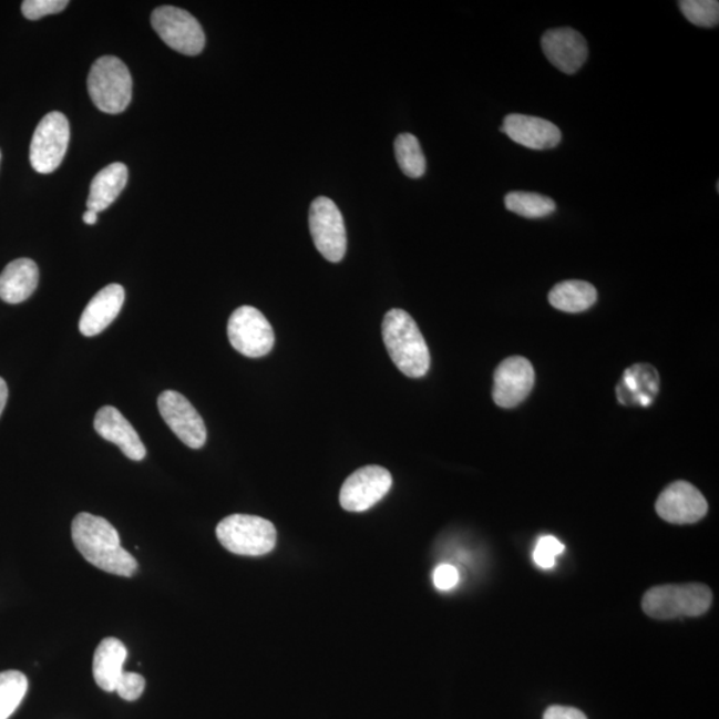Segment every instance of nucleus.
I'll return each mask as SVG.
<instances>
[{
	"mask_svg": "<svg viewBox=\"0 0 719 719\" xmlns=\"http://www.w3.org/2000/svg\"><path fill=\"white\" fill-rule=\"evenodd\" d=\"M382 339L396 367L408 378L420 379L431 367V355L412 316L402 309H392L382 321Z\"/></svg>",
	"mask_w": 719,
	"mask_h": 719,
	"instance_id": "nucleus-2",
	"label": "nucleus"
},
{
	"mask_svg": "<svg viewBox=\"0 0 719 719\" xmlns=\"http://www.w3.org/2000/svg\"><path fill=\"white\" fill-rule=\"evenodd\" d=\"M39 269L31 259L11 261L0 274V299L8 305H21L35 292Z\"/></svg>",
	"mask_w": 719,
	"mask_h": 719,
	"instance_id": "nucleus-19",
	"label": "nucleus"
},
{
	"mask_svg": "<svg viewBox=\"0 0 719 719\" xmlns=\"http://www.w3.org/2000/svg\"><path fill=\"white\" fill-rule=\"evenodd\" d=\"M151 23L162 41L183 55H199L206 45L201 23L186 10L162 6L153 12Z\"/></svg>",
	"mask_w": 719,
	"mask_h": 719,
	"instance_id": "nucleus-7",
	"label": "nucleus"
},
{
	"mask_svg": "<svg viewBox=\"0 0 719 719\" xmlns=\"http://www.w3.org/2000/svg\"><path fill=\"white\" fill-rule=\"evenodd\" d=\"M29 681L23 672L8 670L0 672V719L14 715L28 695Z\"/></svg>",
	"mask_w": 719,
	"mask_h": 719,
	"instance_id": "nucleus-23",
	"label": "nucleus"
},
{
	"mask_svg": "<svg viewBox=\"0 0 719 719\" xmlns=\"http://www.w3.org/2000/svg\"><path fill=\"white\" fill-rule=\"evenodd\" d=\"M565 546L559 543L556 537L545 536L540 538L536 547H534L533 559L540 567L551 569L556 565V559L559 554H563Z\"/></svg>",
	"mask_w": 719,
	"mask_h": 719,
	"instance_id": "nucleus-27",
	"label": "nucleus"
},
{
	"mask_svg": "<svg viewBox=\"0 0 719 719\" xmlns=\"http://www.w3.org/2000/svg\"><path fill=\"white\" fill-rule=\"evenodd\" d=\"M708 501L702 493L686 481H677L659 494L656 504L658 516L670 524H695L708 513Z\"/></svg>",
	"mask_w": 719,
	"mask_h": 719,
	"instance_id": "nucleus-12",
	"label": "nucleus"
},
{
	"mask_svg": "<svg viewBox=\"0 0 719 719\" xmlns=\"http://www.w3.org/2000/svg\"><path fill=\"white\" fill-rule=\"evenodd\" d=\"M228 339L237 352L250 359L273 351L275 333L266 316L249 306L237 308L228 321Z\"/></svg>",
	"mask_w": 719,
	"mask_h": 719,
	"instance_id": "nucleus-8",
	"label": "nucleus"
},
{
	"mask_svg": "<svg viewBox=\"0 0 719 719\" xmlns=\"http://www.w3.org/2000/svg\"><path fill=\"white\" fill-rule=\"evenodd\" d=\"M659 389V376L655 367L637 364L626 369L617 386L618 401L624 405L649 407Z\"/></svg>",
	"mask_w": 719,
	"mask_h": 719,
	"instance_id": "nucleus-18",
	"label": "nucleus"
},
{
	"mask_svg": "<svg viewBox=\"0 0 719 719\" xmlns=\"http://www.w3.org/2000/svg\"><path fill=\"white\" fill-rule=\"evenodd\" d=\"M129 182V170L123 163H112L103 168L91 183L88 208L99 214L107 209Z\"/></svg>",
	"mask_w": 719,
	"mask_h": 719,
	"instance_id": "nucleus-21",
	"label": "nucleus"
},
{
	"mask_svg": "<svg viewBox=\"0 0 719 719\" xmlns=\"http://www.w3.org/2000/svg\"><path fill=\"white\" fill-rule=\"evenodd\" d=\"M68 6V0H25L22 3V12L30 21H38L43 17L58 14Z\"/></svg>",
	"mask_w": 719,
	"mask_h": 719,
	"instance_id": "nucleus-28",
	"label": "nucleus"
},
{
	"mask_svg": "<svg viewBox=\"0 0 719 719\" xmlns=\"http://www.w3.org/2000/svg\"><path fill=\"white\" fill-rule=\"evenodd\" d=\"M71 532L79 553L97 569L122 577L136 573L137 561L123 549L117 531L107 520L79 513L72 521Z\"/></svg>",
	"mask_w": 719,
	"mask_h": 719,
	"instance_id": "nucleus-1",
	"label": "nucleus"
},
{
	"mask_svg": "<svg viewBox=\"0 0 719 719\" xmlns=\"http://www.w3.org/2000/svg\"><path fill=\"white\" fill-rule=\"evenodd\" d=\"M125 300V291L121 284H110L99 291L85 307L79 331L85 338H94L102 333L121 314Z\"/></svg>",
	"mask_w": 719,
	"mask_h": 719,
	"instance_id": "nucleus-17",
	"label": "nucleus"
},
{
	"mask_svg": "<svg viewBox=\"0 0 719 719\" xmlns=\"http://www.w3.org/2000/svg\"><path fill=\"white\" fill-rule=\"evenodd\" d=\"M144 689H146V679L144 677L137 675V672L124 671L122 677L119 678L115 691L119 697L132 702L141 698Z\"/></svg>",
	"mask_w": 719,
	"mask_h": 719,
	"instance_id": "nucleus-29",
	"label": "nucleus"
},
{
	"mask_svg": "<svg viewBox=\"0 0 719 719\" xmlns=\"http://www.w3.org/2000/svg\"><path fill=\"white\" fill-rule=\"evenodd\" d=\"M89 94L97 110L122 114L132 99V76L127 65L115 57H102L89 74Z\"/></svg>",
	"mask_w": 719,
	"mask_h": 719,
	"instance_id": "nucleus-4",
	"label": "nucleus"
},
{
	"mask_svg": "<svg viewBox=\"0 0 719 719\" xmlns=\"http://www.w3.org/2000/svg\"><path fill=\"white\" fill-rule=\"evenodd\" d=\"M396 160L408 177L419 179L427 171V161L419 138L412 134H401L394 142Z\"/></svg>",
	"mask_w": 719,
	"mask_h": 719,
	"instance_id": "nucleus-24",
	"label": "nucleus"
},
{
	"mask_svg": "<svg viewBox=\"0 0 719 719\" xmlns=\"http://www.w3.org/2000/svg\"><path fill=\"white\" fill-rule=\"evenodd\" d=\"M544 719H588L582 710L569 706H551L544 712Z\"/></svg>",
	"mask_w": 719,
	"mask_h": 719,
	"instance_id": "nucleus-31",
	"label": "nucleus"
},
{
	"mask_svg": "<svg viewBox=\"0 0 719 719\" xmlns=\"http://www.w3.org/2000/svg\"><path fill=\"white\" fill-rule=\"evenodd\" d=\"M8 399H9L8 384H6V381L2 378H0V415H2L6 404H8Z\"/></svg>",
	"mask_w": 719,
	"mask_h": 719,
	"instance_id": "nucleus-32",
	"label": "nucleus"
},
{
	"mask_svg": "<svg viewBox=\"0 0 719 719\" xmlns=\"http://www.w3.org/2000/svg\"><path fill=\"white\" fill-rule=\"evenodd\" d=\"M309 229L315 247L328 261L339 263L347 253L345 219L335 202L320 196L309 209Z\"/></svg>",
	"mask_w": 719,
	"mask_h": 719,
	"instance_id": "nucleus-9",
	"label": "nucleus"
},
{
	"mask_svg": "<svg viewBox=\"0 0 719 719\" xmlns=\"http://www.w3.org/2000/svg\"><path fill=\"white\" fill-rule=\"evenodd\" d=\"M392 484V474L386 468H360L342 484L340 504L348 512H366L387 496Z\"/></svg>",
	"mask_w": 719,
	"mask_h": 719,
	"instance_id": "nucleus-10",
	"label": "nucleus"
},
{
	"mask_svg": "<svg viewBox=\"0 0 719 719\" xmlns=\"http://www.w3.org/2000/svg\"><path fill=\"white\" fill-rule=\"evenodd\" d=\"M711 603V590L706 585H661L645 593L643 609L656 619L698 617L709 610Z\"/></svg>",
	"mask_w": 719,
	"mask_h": 719,
	"instance_id": "nucleus-3",
	"label": "nucleus"
},
{
	"mask_svg": "<svg viewBox=\"0 0 719 719\" xmlns=\"http://www.w3.org/2000/svg\"><path fill=\"white\" fill-rule=\"evenodd\" d=\"M216 537L230 553L259 557L275 549L277 533L275 525L266 518L233 514L217 525Z\"/></svg>",
	"mask_w": 719,
	"mask_h": 719,
	"instance_id": "nucleus-5",
	"label": "nucleus"
},
{
	"mask_svg": "<svg viewBox=\"0 0 719 719\" xmlns=\"http://www.w3.org/2000/svg\"><path fill=\"white\" fill-rule=\"evenodd\" d=\"M70 143V123L62 112L45 115L32 136L30 162L38 174L49 175L61 166Z\"/></svg>",
	"mask_w": 719,
	"mask_h": 719,
	"instance_id": "nucleus-6",
	"label": "nucleus"
},
{
	"mask_svg": "<svg viewBox=\"0 0 719 719\" xmlns=\"http://www.w3.org/2000/svg\"><path fill=\"white\" fill-rule=\"evenodd\" d=\"M157 407L166 424L183 444L201 450L207 441V428L202 415L191 402L176 391H164L157 399Z\"/></svg>",
	"mask_w": 719,
	"mask_h": 719,
	"instance_id": "nucleus-11",
	"label": "nucleus"
},
{
	"mask_svg": "<svg viewBox=\"0 0 719 719\" xmlns=\"http://www.w3.org/2000/svg\"><path fill=\"white\" fill-rule=\"evenodd\" d=\"M94 428L99 436L119 446L130 460L142 461L147 451L131 422L115 407L99 409Z\"/></svg>",
	"mask_w": 719,
	"mask_h": 719,
	"instance_id": "nucleus-15",
	"label": "nucleus"
},
{
	"mask_svg": "<svg viewBox=\"0 0 719 719\" xmlns=\"http://www.w3.org/2000/svg\"><path fill=\"white\" fill-rule=\"evenodd\" d=\"M682 14L698 28L711 29L719 23V3L717 0H684L679 2Z\"/></svg>",
	"mask_w": 719,
	"mask_h": 719,
	"instance_id": "nucleus-26",
	"label": "nucleus"
},
{
	"mask_svg": "<svg viewBox=\"0 0 719 719\" xmlns=\"http://www.w3.org/2000/svg\"><path fill=\"white\" fill-rule=\"evenodd\" d=\"M534 379L536 374L530 360L521 356L507 358L494 372V402L505 409L517 407L532 392Z\"/></svg>",
	"mask_w": 719,
	"mask_h": 719,
	"instance_id": "nucleus-13",
	"label": "nucleus"
},
{
	"mask_svg": "<svg viewBox=\"0 0 719 719\" xmlns=\"http://www.w3.org/2000/svg\"><path fill=\"white\" fill-rule=\"evenodd\" d=\"M0 161H2V154H0Z\"/></svg>",
	"mask_w": 719,
	"mask_h": 719,
	"instance_id": "nucleus-34",
	"label": "nucleus"
},
{
	"mask_svg": "<svg viewBox=\"0 0 719 719\" xmlns=\"http://www.w3.org/2000/svg\"><path fill=\"white\" fill-rule=\"evenodd\" d=\"M500 130L513 142L531 150L554 148L561 142V131L557 125L536 116L507 115Z\"/></svg>",
	"mask_w": 719,
	"mask_h": 719,
	"instance_id": "nucleus-16",
	"label": "nucleus"
},
{
	"mask_svg": "<svg viewBox=\"0 0 719 719\" xmlns=\"http://www.w3.org/2000/svg\"><path fill=\"white\" fill-rule=\"evenodd\" d=\"M125 658H127V649L117 638H104L99 644L94 664H92V671H94L95 682L99 688L107 692L115 691L119 678L124 672Z\"/></svg>",
	"mask_w": 719,
	"mask_h": 719,
	"instance_id": "nucleus-20",
	"label": "nucleus"
},
{
	"mask_svg": "<svg viewBox=\"0 0 719 719\" xmlns=\"http://www.w3.org/2000/svg\"><path fill=\"white\" fill-rule=\"evenodd\" d=\"M541 45L554 68L569 75L583 68L589 54L585 38L569 28L546 31Z\"/></svg>",
	"mask_w": 719,
	"mask_h": 719,
	"instance_id": "nucleus-14",
	"label": "nucleus"
},
{
	"mask_svg": "<svg viewBox=\"0 0 719 719\" xmlns=\"http://www.w3.org/2000/svg\"><path fill=\"white\" fill-rule=\"evenodd\" d=\"M505 207L511 213L527 217V219H541L556 210V203L544 195L516 191V193L505 196Z\"/></svg>",
	"mask_w": 719,
	"mask_h": 719,
	"instance_id": "nucleus-25",
	"label": "nucleus"
},
{
	"mask_svg": "<svg viewBox=\"0 0 719 719\" xmlns=\"http://www.w3.org/2000/svg\"><path fill=\"white\" fill-rule=\"evenodd\" d=\"M460 574L456 567L443 564L433 573V583L439 590H451L459 584Z\"/></svg>",
	"mask_w": 719,
	"mask_h": 719,
	"instance_id": "nucleus-30",
	"label": "nucleus"
},
{
	"mask_svg": "<svg viewBox=\"0 0 719 719\" xmlns=\"http://www.w3.org/2000/svg\"><path fill=\"white\" fill-rule=\"evenodd\" d=\"M597 301V289L590 283L569 280L558 283L549 294L552 307L567 314H579Z\"/></svg>",
	"mask_w": 719,
	"mask_h": 719,
	"instance_id": "nucleus-22",
	"label": "nucleus"
},
{
	"mask_svg": "<svg viewBox=\"0 0 719 719\" xmlns=\"http://www.w3.org/2000/svg\"><path fill=\"white\" fill-rule=\"evenodd\" d=\"M83 222L85 224H89V226H94V224H96L97 222V214L94 213V210H90V209L85 210L83 215Z\"/></svg>",
	"mask_w": 719,
	"mask_h": 719,
	"instance_id": "nucleus-33",
	"label": "nucleus"
}]
</instances>
